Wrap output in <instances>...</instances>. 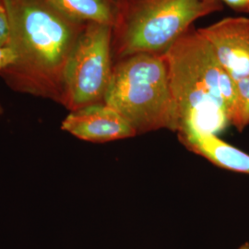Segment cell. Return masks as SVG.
<instances>
[{
  "mask_svg": "<svg viewBox=\"0 0 249 249\" xmlns=\"http://www.w3.org/2000/svg\"><path fill=\"white\" fill-rule=\"evenodd\" d=\"M236 90V110L231 124L243 130L249 124V78L234 81Z\"/></svg>",
  "mask_w": 249,
  "mask_h": 249,
  "instance_id": "30bf717a",
  "label": "cell"
},
{
  "mask_svg": "<svg viewBox=\"0 0 249 249\" xmlns=\"http://www.w3.org/2000/svg\"><path fill=\"white\" fill-rule=\"evenodd\" d=\"M178 116V132L193 129L220 133L236 110L234 81L197 29L187 33L163 53Z\"/></svg>",
  "mask_w": 249,
  "mask_h": 249,
  "instance_id": "7a4b0ae2",
  "label": "cell"
},
{
  "mask_svg": "<svg viewBox=\"0 0 249 249\" xmlns=\"http://www.w3.org/2000/svg\"><path fill=\"white\" fill-rule=\"evenodd\" d=\"M64 14L81 22H96L114 28L122 0H48Z\"/></svg>",
  "mask_w": 249,
  "mask_h": 249,
  "instance_id": "9c48e42d",
  "label": "cell"
},
{
  "mask_svg": "<svg viewBox=\"0 0 249 249\" xmlns=\"http://www.w3.org/2000/svg\"><path fill=\"white\" fill-rule=\"evenodd\" d=\"M178 138L188 150L206 158L215 165L249 175V154L223 142L217 135L193 129L178 131Z\"/></svg>",
  "mask_w": 249,
  "mask_h": 249,
  "instance_id": "ba28073f",
  "label": "cell"
},
{
  "mask_svg": "<svg viewBox=\"0 0 249 249\" xmlns=\"http://www.w3.org/2000/svg\"><path fill=\"white\" fill-rule=\"evenodd\" d=\"M9 19L4 10L0 12V46L9 45Z\"/></svg>",
  "mask_w": 249,
  "mask_h": 249,
  "instance_id": "7c38bea8",
  "label": "cell"
},
{
  "mask_svg": "<svg viewBox=\"0 0 249 249\" xmlns=\"http://www.w3.org/2000/svg\"><path fill=\"white\" fill-rule=\"evenodd\" d=\"M238 249H249V242H246L245 244H243L241 246L240 248Z\"/></svg>",
  "mask_w": 249,
  "mask_h": 249,
  "instance_id": "5bb4252c",
  "label": "cell"
},
{
  "mask_svg": "<svg viewBox=\"0 0 249 249\" xmlns=\"http://www.w3.org/2000/svg\"><path fill=\"white\" fill-rule=\"evenodd\" d=\"M3 114H4V107H3V106H2L1 103H0V117L3 116Z\"/></svg>",
  "mask_w": 249,
  "mask_h": 249,
  "instance_id": "9a60e30c",
  "label": "cell"
},
{
  "mask_svg": "<svg viewBox=\"0 0 249 249\" xmlns=\"http://www.w3.org/2000/svg\"><path fill=\"white\" fill-rule=\"evenodd\" d=\"M4 6H3V3H2V0H0V12L1 11H4Z\"/></svg>",
  "mask_w": 249,
  "mask_h": 249,
  "instance_id": "2e32d148",
  "label": "cell"
},
{
  "mask_svg": "<svg viewBox=\"0 0 249 249\" xmlns=\"http://www.w3.org/2000/svg\"><path fill=\"white\" fill-rule=\"evenodd\" d=\"M105 104L137 134L160 128L178 131V116L163 54L136 53L114 63Z\"/></svg>",
  "mask_w": 249,
  "mask_h": 249,
  "instance_id": "3957f363",
  "label": "cell"
},
{
  "mask_svg": "<svg viewBox=\"0 0 249 249\" xmlns=\"http://www.w3.org/2000/svg\"><path fill=\"white\" fill-rule=\"evenodd\" d=\"M113 28L87 22L72 50L63 79L61 106L70 112L105 103L112 77Z\"/></svg>",
  "mask_w": 249,
  "mask_h": 249,
  "instance_id": "5b68a950",
  "label": "cell"
},
{
  "mask_svg": "<svg viewBox=\"0 0 249 249\" xmlns=\"http://www.w3.org/2000/svg\"><path fill=\"white\" fill-rule=\"evenodd\" d=\"M223 8L219 0H122L112 33L114 62L136 53L163 54L197 18Z\"/></svg>",
  "mask_w": 249,
  "mask_h": 249,
  "instance_id": "277c9868",
  "label": "cell"
},
{
  "mask_svg": "<svg viewBox=\"0 0 249 249\" xmlns=\"http://www.w3.org/2000/svg\"><path fill=\"white\" fill-rule=\"evenodd\" d=\"M16 60V54L9 45L0 46V72L4 71Z\"/></svg>",
  "mask_w": 249,
  "mask_h": 249,
  "instance_id": "8fae6325",
  "label": "cell"
},
{
  "mask_svg": "<svg viewBox=\"0 0 249 249\" xmlns=\"http://www.w3.org/2000/svg\"><path fill=\"white\" fill-rule=\"evenodd\" d=\"M2 3L16 60L0 77L15 91L61 105L66 67L87 22L67 16L48 0Z\"/></svg>",
  "mask_w": 249,
  "mask_h": 249,
  "instance_id": "6da1fadb",
  "label": "cell"
},
{
  "mask_svg": "<svg viewBox=\"0 0 249 249\" xmlns=\"http://www.w3.org/2000/svg\"><path fill=\"white\" fill-rule=\"evenodd\" d=\"M221 2H224L231 9L248 12L249 11V0H219Z\"/></svg>",
  "mask_w": 249,
  "mask_h": 249,
  "instance_id": "4fadbf2b",
  "label": "cell"
},
{
  "mask_svg": "<svg viewBox=\"0 0 249 249\" xmlns=\"http://www.w3.org/2000/svg\"><path fill=\"white\" fill-rule=\"evenodd\" d=\"M233 81L249 78V18L229 17L197 29Z\"/></svg>",
  "mask_w": 249,
  "mask_h": 249,
  "instance_id": "8992f818",
  "label": "cell"
},
{
  "mask_svg": "<svg viewBox=\"0 0 249 249\" xmlns=\"http://www.w3.org/2000/svg\"><path fill=\"white\" fill-rule=\"evenodd\" d=\"M61 129L89 142L105 143L137 135L124 116L107 104H96L71 111Z\"/></svg>",
  "mask_w": 249,
  "mask_h": 249,
  "instance_id": "52a82bcc",
  "label": "cell"
}]
</instances>
